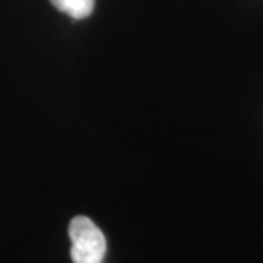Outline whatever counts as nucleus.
<instances>
[{
	"label": "nucleus",
	"instance_id": "1",
	"mask_svg": "<svg viewBox=\"0 0 263 263\" xmlns=\"http://www.w3.org/2000/svg\"><path fill=\"white\" fill-rule=\"evenodd\" d=\"M73 263H103L107 250L105 237L88 216H76L69 226Z\"/></svg>",
	"mask_w": 263,
	"mask_h": 263
},
{
	"label": "nucleus",
	"instance_id": "2",
	"mask_svg": "<svg viewBox=\"0 0 263 263\" xmlns=\"http://www.w3.org/2000/svg\"><path fill=\"white\" fill-rule=\"evenodd\" d=\"M94 10V0H66L65 13L75 19H84Z\"/></svg>",
	"mask_w": 263,
	"mask_h": 263
},
{
	"label": "nucleus",
	"instance_id": "3",
	"mask_svg": "<svg viewBox=\"0 0 263 263\" xmlns=\"http://www.w3.org/2000/svg\"><path fill=\"white\" fill-rule=\"evenodd\" d=\"M50 3L59 9L60 12H65V8H66V0H50Z\"/></svg>",
	"mask_w": 263,
	"mask_h": 263
}]
</instances>
